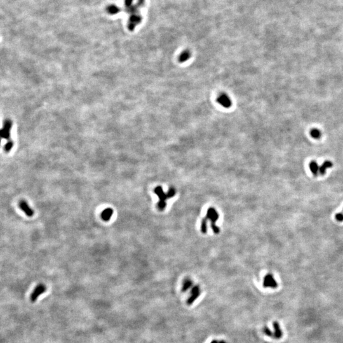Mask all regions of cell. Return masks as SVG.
Returning <instances> with one entry per match:
<instances>
[{
    "label": "cell",
    "mask_w": 343,
    "mask_h": 343,
    "mask_svg": "<svg viewBox=\"0 0 343 343\" xmlns=\"http://www.w3.org/2000/svg\"><path fill=\"white\" fill-rule=\"evenodd\" d=\"M175 189L173 188H170L169 191H168V193H167V196H168L169 199V198H170L174 197V196H175Z\"/></svg>",
    "instance_id": "d6986e66"
},
{
    "label": "cell",
    "mask_w": 343,
    "mask_h": 343,
    "mask_svg": "<svg viewBox=\"0 0 343 343\" xmlns=\"http://www.w3.org/2000/svg\"><path fill=\"white\" fill-rule=\"evenodd\" d=\"M273 327H274V339H280V338L282 337V331L280 328V326L279 323L277 322H273Z\"/></svg>",
    "instance_id": "8fae6325"
},
{
    "label": "cell",
    "mask_w": 343,
    "mask_h": 343,
    "mask_svg": "<svg viewBox=\"0 0 343 343\" xmlns=\"http://www.w3.org/2000/svg\"><path fill=\"white\" fill-rule=\"evenodd\" d=\"M263 331L264 333V334L268 336L269 337H274V333L269 330V328L268 327H264L263 329Z\"/></svg>",
    "instance_id": "ac0fdd59"
},
{
    "label": "cell",
    "mask_w": 343,
    "mask_h": 343,
    "mask_svg": "<svg viewBox=\"0 0 343 343\" xmlns=\"http://www.w3.org/2000/svg\"><path fill=\"white\" fill-rule=\"evenodd\" d=\"M207 219L206 218L204 219L201 221V232L203 233H207Z\"/></svg>",
    "instance_id": "e0dca14e"
},
{
    "label": "cell",
    "mask_w": 343,
    "mask_h": 343,
    "mask_svg": "<svg viewBox=\"0 0 343 343\" xmlns=\"http://www.w3.org/2000/svg\"><path fill=\"white\" fill-rule=\"evenodd\" d=\"M193 285V281L191 280V279L189 278H186L185 279L183 283H182V291L185 292H186L188 289H189Z\"/></svg>",
    "instance_id": "5bb4252c"
},
{
    "label": "cell",
    "mask_w": 343,
    "mask_h": 343,
    "mask_svg": "<svg viewBox=\"0 0 343 343\" xmlns=\"http://www.w3.org/2000/svg\"><path fill=\"white\" fill-rule=\"evenodd\" d=\"M113 213H114L113 209H112L111 208H107L104 210L102 211V212L101 213V218L104 221L107 222V221H109L111 219L112 215H113Z\"/></svg>",
    "instance_id": "9c48e42d"
},
{
    "label": "cell",
    "mask_w": 343,
    "mask_h": 343,
    "mask_svg": "<svg viewBox=\"0 0 343 343\" xmlns=\"http://www.w3.org/2000/svg\"><path fill=\"white\" fill-rule=\"evenodd\" d=\"M12 126V121L10 120H8V119L6 120L4 122L3 127L1 130V137L3 139H7L8 141H11V140H10V132H11Z\"/></svg>",
    "instance_id": "5b68a950"
},
{
    "label": "cell",
    "mask_w": 343,
    "mask_h": 343,
    "mask_svg": "<svg viewBox=\"0 0 343 343\" xmlns=\"http://www.w3.org/2000/svg\"><path fill=\"white\" fill-rule=\"evenodd\" d=\"M154 192L156 195L158 196L159 199H160V201L158 203V205H157L158 209L159 210L163 211L165 209L166 205L165 201H166V200L169 199L167 194H165L163 192V189H162L161 186L156 187L155 189Z\"/></svg>",
    "instance_id": "7a4b0ae2"
},
{
    "label": "cell",
    "mask_w": 343,
    "mask_h": 343,
    "mask_svg": "<svg viewBox=\"0 0 343 343\" xmlns=\"http://www.w3.org/2000/svg\"><path fill=\"white\" fill-rule=\"evenodd\" d=\"M333 163L331 161H325L319 168V172L321 175H324L326 173V170L328 168L332 167Z\"/></svg>",
    "instance_id": "7c38bea8"
},
{
    "label": "cell",
    "mask_w": 343,
    "mask_h": 343,
    "mask_svg": "<svg viewBox=\"0 0 343 343\" xmlns=\"http://www.w3.org/2000/svg\"><path fill=\"white\" fill-rule=\"evenodd\" d=\"M13 142H12V141H8V142L5 144V146H4V151L7 152V153L10 152V151H11V150H12V148L13 147Z\"/></svg>",
    "instance_id": "2e32d148"
},
{
    "label": "cell",
    "mask_w": 343,
    "mask_h": 343,
    "mask_svg": "<svg viewBox=\"0 0 343 343\" xmlns=\"http://www.w3.org/2000/svg\"><path fill=\"white\" fill-rule=\"evenodd\" d=\"M19 206L20 207V209L24 212L28 217H33L34 215V210L31 208L28 203H27L25 200H21L19 202Z\"/></svg>",
    "instance_id": "ba28073f"
},
{
    "label": "cell",
    "mask_w": 343,
    "mask_h": 343,
    "mask_svg": "<svg viewBox=\"0 0 343 343\" xmlns=\"http://www.w3.org/2000/svg\"><path fill=\"white\" fill-rule=\"evenodd\" d=\"M191 57V52L189 50H185L180 54L178 61L180 63H184L188 61Z\"/></svg>",
    "instance_id": "30bf717a"
},
{
    "label": "cell",
    "mask_w": 343,
    "mask_h": 343,
    "mask_svg": "<svg viewBox=\"0 0 343 343\" xmlns=\"http://www.w3.org/2000/svg\"><path fill=\"white\" fill-rule=\"evenodd\" d=\"M200 288L198 285L193 286L192 289L191 290V295L189 296V298L187 300V304L190 306L193 304L200 295Z\"/></svg>",
    "instance_id": "8992f818"
},
{
    "label": "cell",
    "mask_w": 343,
    "mask_h": 343,
    "mask_svg": "<svg viewBox=\"0 0 343 343\" xmlns=\"http://www.w3.org/2000/svg\"><path fill=\"white\" fill-rule=\"evenodd\" d=\"M218 343H227V342H226L224 340H220L219 341H218Z\"/></svg>",
    "instance_id": "44dd1931"
},
{
    "label": "cell",
    "mask_w": 343,
    "mask_h": 343,
    "mask_svg": "<svg viewBox=\"0 0 343 343\" xmlns=\"http://www.w3.org/2000/svg\"><path fill=\"white\" fill-rule=\"evenodd\" d=\"M310 135L313 139H318L322 136V133L318 128H313L310 131Z\"/></svg>",
    "instance_id": "9a60e30c"
},
{
    "label": "cell",
    "mask_w": 343,
    "mask_h": 343,
    "mask_svg": "<svg viewBox=\"0 0 343 343\" xmlns=\"http://www.w3.org/2000/svg\"><path fill=\"white\" fill-rule=\"evenodd\" d=\"M47 287L43 284H39L38 286L36 287L34 290L33 291L32 294L30 296V301L32 302H34L36 301L38 297L42 295V294L46 291Z\"/></svg>",
    "instance_id": "277c9868"
},
{
    "label": "cell",
    "mask_w": 343,
    "mask_h": 343,
    "mask_svg": "<svg viewBox=\"0 0 343 343\" xmlns=\"http://www.w3.org/2000/svg\"><path fill=\"white\" fill-rule=\"evenodd\" d=\"M263 287L265 288L270 287L272 288H276L278 287V283L272 274H268L264 277L263 280Z\"/></svg>",
    "instance_id": "52a82bcc"
},
{
    "label": "cell",
    "mask_w": 343,
    "mask_h": 343,
    "mask_svg": "<svg viewBox=\"0 0 343 343\" xmlns=\"http://www.w3.org/2000/svg\"><path fill=\"white\" fill-rule=\"evenodd\" d=\"M336 219L339 221V222H342L343 221V214L342 213H338L336 215Z\"/></svg>",
    "instance_id": "ffe728a7"
},
{
    "label": "cell",
    "mask_w": 343,
    "mask_h": 343,
    "mask_svg": "<svg viewBox=\"0 0 343 343\" xmlns=\"http://www.w3.org/2000/svg\"><path fill=\"white\" fill-rule=\"evenodd\" d=\"M219 217V214L214 209L210 208L208 209V210H207L206 219L211 220V227L213 230L214 233L215 234H218L220 231L219 228L215 224L216 221L217 220Z\"/></svg>",
    "instance_id": "6da1fadb"
},
{
    "label": "cell",
    "mask_w": 343,
    "mask_h": 343,
    "mask_svg": "<svg viewBox=\"0 0 343 343\" xmlns=\"http://www.w3.org/2000/svg\"><path fill=\"white\" fill-rule=\"evenodd\" d=\"M210 343H218V341H217V340H213V341H211V342H210Z\"/></svg>",
    "instance_id": "7402d4cb"
},
{
    "label": "cell",
    "mask_w": 343,
    "mask_h": 343,
    "mask_svg": "<svg viewBox=\"0 0 343 343\" xmlns=\"http://www.w3.org/2000/svg\"><path fill=\"white\" fill-rule=\"evenodd\" d=\"M309 169L311 171V172L313 173V174L315 176H317L318 172H319V166L318 163L316 162L315 161H311L309 164Z\"/></svg>",
    "instance_id": "4fadbf2b"
},
{
    "label": "cell",
    "mask_w": 343,
    "mask_h": 343,
    "mask_svg": "<svg viewBox=\"0 0 343 343\" xmlns=\"http://www.w3.org/2000/svg\"><path fill=\"white\" fill-rule=\"evenodd\" d=\"M216 101L220 106H222L224 108H229L232 106V101L231 99L225 93H220L217 98Z\"/></svg>",
    "instance_id": "3957f363"
}]
</instances>
